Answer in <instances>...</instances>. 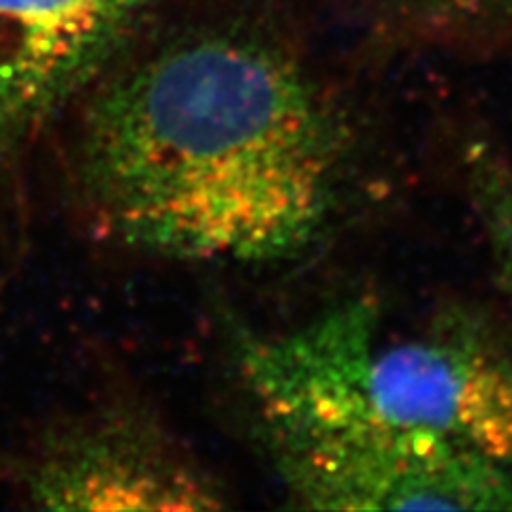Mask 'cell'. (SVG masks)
Returning <instances> with one entry per match:
<instances>
[{"label":"cell","instance_id":"7a4b0ae2","mask_svg":"<svg viewBox=\"0 0 512 512\" xmlns=\"http://www.w3.org/2000/svg\"><path fill=\"white\" fill-rule=\"evenodd\" d=\"M256 419L348 416L440 438L512 474V346L453 303L389 333L376 301L338 303L280 333H237Z\"/></svg>","mask_w":512,"mask_h":512},{"label":"cell","instance_id":"52a82bcc","mask_svg":"<svg viewBox=\"0 0 512 512\" xmlns=\"http://www.w3.org/2000/svg\"><path fill=\"white\" fill-rule=\"evenodd\" d=\"M408 37L444 47H489L512 39V0H380Z\"/></svg>","mask_w":512,"mask_h":512},{"label":"cell","instance_id":"3957f363","mask_svg":"<svg viewBox=\"0 0 512 512\" xmlns=\"http://www.w3.org/2000/svg\"><path fill=\"white\" fill-rule=\"evenodd\" d=\"M256 423L297 508L512 510V474L440 438L348 416Z\"/></svg>","mask_w":512,"mask_h":512},{"label":"cell","instance_id":"6da1fadb","mask_svg":"<svg viewBox=\"0 0 512 512\" xmlns=\"http://www.w3.org/2000/svg\"><path fill=\"white\" fill-rule=\"evenodd\" d=\"M355 133L286 45L244 28L173 41L94 92L79 182L118 244L178 263L306 252L342 205Z\"/></svg>","mask_w":512,"mask_h":512},{"label":"cell","instance_id":"277c9868","mask_svg":"<svg viewBox=\"0 0 512 512\" xmlns=\"http://www.w3.org/2000/svg\"><path fill=\"white\" fill-rule=\"evenodd\" d=\"M20 491L54 512L222 510L227 491L212 470L137 406H111L56 425L20 463Z\"/></svg>","mask_w":512,"mask_h":512},{"label":"cell","instance_id":"5b68a950","mask_svg":"<svg viewBox=\"0 0 512 512\" xmlns=\"http://www.w3.org/2000/svg\"><path fill=\"white\" fill-rule=\"evenodd\" d=\"M152 0H0V150L56 118L109 67Z\"/></svg>","mask_w":512,"mask_h":512},{"label":"cell","instance_id":"8992f818","mask_svg":"<svg viewBox=\"0 0 512 512\" xmlns=\"http://www.w3.org/2000/svg\"><path fill=\"white\" fill-rule=\"evenodd\" d=\"M468 205L483 231L485 246L504 295L512 301V158L485 131H470L457 152Z\"/></svg>","mask_w":512,"mask_h":512}]
</instances>
